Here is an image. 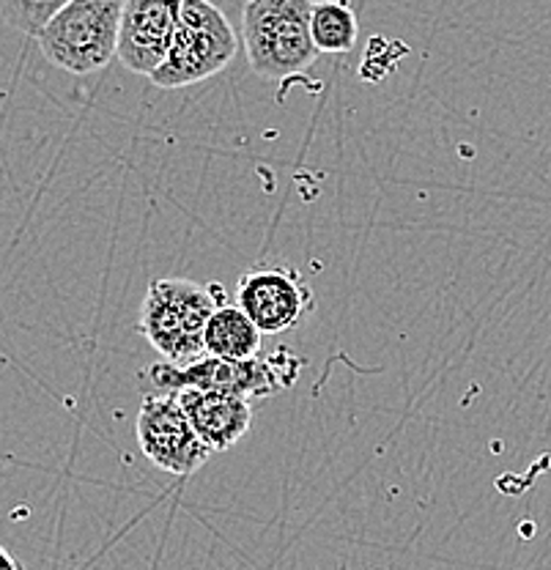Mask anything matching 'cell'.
<instances>
[{
    "instance_id": "cell-1",
    "label": "cell",
    "mask_w": 551,
    "mask_h": 570,
    "mask_svg": "<svg viewBox=\"0 0 551 570\" xmlns=\"http://www.w3.org/2000/svg\"><path fill=\"white\" fill-rule=\"evenodd\" d=\"M220 283H193L187 277H163L148 285L138 330L168 362L184 365L206 354V321L223 305Z\"/></svg>"
},
{
    "instance_id": "cell-2",
    "label": "cell",
    "mask_w": 551,
    "mask_h": 570,
    "mask_svg": "<svg viewBox=\"0 0 551 570\" xmlns=\"http://www.w3.org/2000/svg\"><path fill=\"white\" fill-rule=\"evenodd\" d=\"M313 0H247L242 45L250 69L264 80H288L313 67L318 50L311 36Z\"/></svg>"
},
{
    "instance_id": "cell-3",
    "label": "cell",
    "mask_w": 551,
    "mask_h": 570,
    "mask_svg": "<svg viewBox=\"0 0 551 570\" xmlns=\"http://www.w3.org/2000/svg\"><path fill=\"white\" fill-rule=\"evenodd\" d=\"M305 360L277 348L272 356H250V360H223L204 354L193 362H157L146 371L154 392H176L181 387L220 390L245 397H269L275 392L294 387Z\"/></svg>"
},
{
    "instance_id": "cell-4",
    "label": "cell",
    "mask_w": 551,
    "mask_h": 570,
    "mask_svg": "<svg viewBox=\"0 0 551 570\" xmlns=\"http://www.w3.org/2000/svg\"><path fill=\"white\" fill-rule=\"evenodd\" d=\"M239 52V36L220 6L211 0H181L179 22L165 61L148 75L157 88L195 86L211 75H220Z\"/></svg>"
},
{
    "instance_id": "cell-5",
    "label": "cell",
    "mask_w": 551,
    "mask_h": 570,
    "mask_svg": "<svg viewBox=\"0 0 551 570\" xmlns=\"http://www.w3.org/2000/svg\"><path fill=\"white\" fill-rule=\"evenodd\" d=\"M124 0H69L37 33L41 56L69 75H94L116 58Z\"/></svg>"
},
{
    "instance_id": "cell-6",
    "label": "cell",
    "mask_w": 551,
    "mask_h": 570,
    "mask_svg": "<svg viewBox=\"0 0 551 570\" xmlns=\"http://www.w3.org/2000/svg\"><path fill=\"white\" fill-rule=\"evenodd\" d=\"M135 433L146 461L174 478H189L211 459V450L195 436L176 392L151 390L144 395Z\"/></svg>"
},
{
    "instance_id": "cell-7",
    "label": "cell",
    "mask_w": 551,
    "mask_h": 570,
    "mask_svg": "<svg viewBox=\"0 0 551 570\" xmlns=\"http://www.w3.org/2000/svg\"><path fill=\"white\" fill-rule=\"evenodd\" d=\"M236 305L264 335L294 330L316 307L311 285L294 266H253L236 283Z\"/></svg>"
},
{
    "instance_id": "cell-8",
    "label": "cell",
    "mask_w": 551,
    "mask_h": 570,
    "mask_svg": "<svg viewBox=\"0 0 551 570\" xmlns=\"http://www.w3.org/2000/svg\"><path fill=\"white\" fill-rule=\"evenodd\" d=\"M181 0H124L116 56L135 75L148 77L165 61L179 22Z\"/></svg>"
},
{
    "instance_id": "cell-9",
    "label": "cell",
    "mask_w": 551,
    "mask_h": 570,
    "mask_svg": "<svg viewBox=\"0 0 551 570\" xmlns=\"http://www.w3.org/2000/svg\"><path fill=\"white\" fill-rule=\"evenodd\" d=\"M176 397H179L195 436H198L211 453H225V450L236 448V444L242 442V436L250 431V397L200 387L176 390Z\"/></svg>"
},
{
    "instance_id": "cell-10",
    "label": "cell",
    "mask_w": 551,
    "mask_h": 570,
    "mask_svg": "<svg viewBox=\"0 0 551 570\" xmlns=\"http://www.w3.org/2000/svg\"><path fill=\"white\" fill-rule=\"evenodd\" d=\"M260 337L264 332L239 305L223 302L206 321L204 348L206 354L223 356V360H250L260 352Z\"/></svg>"
},
{
    "instance_id": "cell-11",
    "label": "cell",
    "mask_w": 551,
    "mask_h": 570,
    "mask_svg": "<svg viewBox=\"0 0 551 570\" xmlns=\"http://www.w3.org/2000/svg\"><path fill=\"white\" fill-rule=\"evenodd\" d=\"M311 36L318 52L343 56L357 45L360 22L346 0H313Z\"/></svg>"
},
{
    "instance_id": "cell-12",
    "label": "cell",
    "mask_w": 551,
    "mask_h": 570,
    "mask_svg": "<svg viewBox=\"0 0 551 570\" xmlns=\"http://www.w3.org/2000/svg\"><path fill=\"white\" fill-rule=\"evenodd\" d=\"M67 3L69 0H0V20L14 31L37 39L47 20Z\"/></svg>"
},
{
    "instance_id": "cell-13",
    "label": "cell",
    "mask_w": 551,
    "mask_h": 570,
    "mask_svg": "<svg viewBox=\"0 0 551 570\" xmlns=\"http://www.w3.org/2000/svg\"><path fill=\"white\" fill-rule=\"evenodd\" d=\"M20 568H22V562L17 560V557L11 554L6 546H0V570H20Z\"/></svg>"
}]
</instances>
